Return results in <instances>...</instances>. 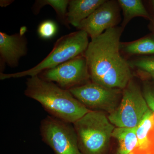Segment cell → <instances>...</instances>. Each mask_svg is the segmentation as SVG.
Masks as SVG:
<instances>
[{
    "instance_id": "obj_24",
    "label": "cell",
    "mask_w": 154,
    "mask_h": 154,
    "mask_svg": "<svg viewBox=\"0 0 154 154\" xmlns=\"http://www.w3.org/2000/svg\"><path fill=\"white\" fill-rule=\"evenodd\" d=\"M129 154H135L134 153V152H131L130 153H129Z\"/></svg>"
},
{
    "instance_id": "obj_8",
    "label": "cell",
    "mask_w": 154,
    "mask_h": 154,
    "mask_svg": "<svg viewBox=\"0 0 154 154\" xmlns=\"http://www.w3.org/2000/svg\"><path fill=\"white\" fill-rule=\"evenodd\" d=\"M38 76L42 79L56 83L60 88L68 91L86 84L91 80L87 60L84 54L54 68L44 71Z\"/></svg>"
},
{
    "instance_id": "obj_18",
    "label": "cell",
    "mask_w": 154,
    "mask_h": 154,
    "mask_svg": "<svg viewBox=\"0 0 154 154\" xmlns=\"http://www.w3.org/2000/svg\"><path fill=\"white\" fill-rule=\"evenodd\" d=\"M56 24L50 20H45L40 23L37 32L38 36L44 39H50L54 36L57 32Z\"/></svg>"
},
{
    "instance_id": "obj_4",
    "label": "cell",
    "mask_w": 154,
    "mask_h": 154,
    "mask_svg": "<svg viewBox=\"0 0 154 154\" xmlns=\"http://www.w3.org/2000/svg\"><path fill=\"white\" fill-rule=\"evenodd\" d=\"M88 36V33L81 30L61 36L56 42L51 52L36 66L15 73H1L0 79L38 75L44 71L54 68L72 59L83 55L90 43Z\"/></svg>"
},
{
    "instance_id": "obj_9",
    "label": "cell",
    "mask_w": 154,
    "mask_h": 154,
    "mask_svg": "<svg viewBox=\"0 0 154 154\" xmlns=\"http://www.w3.org/2000/svg\"><path fill=\"white\" fill-rule=\"evenodd\" d=\"M120 9L118 2L106 1L77 28L88 33L91 39L98 37L105 30L117 26L120 20Z\"/></svg>"
},
{
    "instance_id": "obj_12",
    "label": "cell",
    "mask_w": 154,
    "mask_h": 154,
    "mask_svg": "<svg viewBox=\"0 0 154 154\" xmlns=\"http://www.w3.org/2000/svg\"><path fill=\"white\" fill-rule=\"evenodd\" d=\"M105 0H71L68 8L69 24L78 28L83 20L89 17Z\"/></svg>"
},
{
    "instance_id": "obj_22",
    "label": "cell",
    "mask_w": 154,
    "mask_h": 154,
    "mask_svg": "<svg viewBox=\"0 0 154 154\" xmlns=\"http://www.w3.org/2000/svg\"><path fill=\"white\" fill-rule=\"evenodd\" d=\"M26 31H27V28H26V27L23 26V27H22L21 29H20L19 33H20V34H22V35H24V34H25Z\"/></svg>"
},
{
    "instance_id": "obj_2",
    "label": "cell",
    "mask_w": 154,
    "mask_h": 154,
    "mask_svg": "<svg viewBox=\"0 0 154 154\" xmlns=\"http://www.w3.org/2000/svg\"><path fill=\"white\" fill-rule=\"evenodd\" d=\"M25 94L39 102L51 116L71 124L91 111L69 91L38 75L27 79Z\"/></svg>"
},
{
    "instance_id": "obj_21",
    "label": "cell",
    "mask_w": 154,
    "mask_h": 154,
    "mask_svg": "<svg viewBox=\"0 0 154 154\" xmlns=\"http://www.w3.org/2000/svg\"><path fill=\"white\" fill-rule=\"evenodd\" d=\"M149 28L152 32V34L154 35V19H153L150 21V24L149 25Z\"/></svg>"
},
{
    "instance_id": "obj_3",
    "label": "cell",
    "mask_w": 154,
    "mask_h": 154,
    "mask_svg": "<svg viewBox=\"0 0 154 154\" xmlns=\"http://www.w3.org/2000/svg\"><path fill=\"white\" fill-rule=\"evenodd\" d=\"M73 125L83 154H105L115 126L105 112L91 110Z\"/></svg>"
},
{
    "instance_id": "obj_6",
    "label": "cell",
    "mask_w": 154,
    "mask_h": 154,
    "mask_svg": "<svg viewBox=\"0 0 154 154\" xmlns=\"http://www.w3.org/2000/svg\"><path fill=\"white\" fill-rule=\"evenodd\" d=\"M40 131L42 140L55 154H83L71 123L48 116L41 122Z\"/></svg>"
},
{
    "instance_id": "obj_14",
    "label": "cell",
    "mask_w": 154,
    "mask_h": 154,
    "mask_svg": "<svg viewBox=\"0 0 154 154\" xmlns=\"http://www.w3.org/2000/svg\"><path fill=\"white\" fill-rule=\"evenodd\" d=\"M121 53L126 55L149 56L154 55V35L145 36L128 42H120Z\"/></svg>"
},
{
    "instance_id": "obj_15",
    "label": "cell",
    "mask_w": 154,
    "mask_h": 154,
    "mask_svg": "<svg viewBox=\"0 0 154 154\" xmlns=\"http://www.w3.org/2000/svg\"><path fill=\"white\" fill-rule=\"evenodd\" d=\"M117 2L123 12V20L121 26L123 29L135 17H143L150 21L152 20V17L140 0H119Z\"/></svg>"
},
{
    "instance_id": "obj_13",
    "label": "cell",
    "mask_w": 154,
    "mask_h": 154,
    "mask_svg": "<svg viewBox=\"0 0 154 154\" xmlns=\"http://www.w3.org/2000/svg\"><path fill=\"white\" fill-rule=\"evenodd\" d=\"M137 128H134L116 127L112 137L118 143L116 154H129L133 151L137 144Z\"/></svg>"
},
{
    "instance_id": "obj_11",
    "label": "cell",
    "mask_w": 154,
    "mask_h": 154,
    "mask_svg": "<svg viewBox=\"0 0 154 154\" xmlns=\"http://www.w3.org/2000/svg\"><path fill=\"white\" fill-rule=\"evenodd\" d=\"M137 144L135 154H154V112L151 111L137 128Z\"/></svg>"
},
{
    "instance_id": "obj_19",
    "label": "cell",
    "mask_w": 154,
    "mask_h": 154,
    "mask_svg": "<svg viewBox=\"0 0 154 154\" xmlns=\"http://www.w3.org/2000/svg\"><path fill=\"white\" fill-rule=\"evenodd\" d=\"M142 91L149 108L154 112V81L153 82H145Z\"/></svg>"
},
{
    "instance_id": "obj_7",
    "label": "cell",
    "mask_w": 154,
    "mask_h": 154,
    "mask_svg": "<svg viewBox=\"0 0 154 154\" xmlns=\"http://www.w3.org/2000/svg\"><path fill=\"white\" fill-rule=\"evenodd\" d=\"M69 91L89 110L109 114L118 106L122 94L121 89L106 88L91 81Z\"/></svg>"
},
{
    "instance_id": "obj_20",
    "label": "cell",
    "mask_w": 154,
    "mask_h": 154,
    "mask_svg": "<svg viewBox=\"0 0 154 154\" xmlns=\"http://www.w3.org/2000/svg\"><path fill=\"white\" fill-rule=\"evenodd\" d=\"M13 2V1L10 0H2L0 2V5L2 7H6L11 5Z\"/></svg>"
},
{
    "instance_id": "obj_16",
    "label": "cell",
    "mask_w": 154,
    "mask_h": 154,
    "mask_svg": "<svg viewBox=\"0 0 154 154\" xmlns=\"http://www.w3.org/2000/svg\"><path fill=\"white\" fill-rule=\"evenodd\" d=\"M69 2V1L68 0H37L33 6V13L37 15L43 7L49 5L54 9L60 22L69 27L67 14Z\"/></svg>"
},
{
    "instance_id": "obj_1",
    "label": "cell",
    "mask_w": 154,
    "mask_h": 154,
    "mask_svg": "<svg viewBox=\"0 0 154 154\" xmlns=\"http://www.w3.org/2000/svg\"><path fill=\"white\" fill-rule=\"evenodd\" d=\"M123 30L116 26L91 39L84 55L92 82L123 90L132 79L128 61L122 56L120 50Z\"/></svg>"
},
{
    "instance_id": "obj_17",
    "label": "cell",
    "mask_w": 154,
    "mask_h": 154,
    "mask_svg": "<svg viewBox=\"0 0 154 154\" xmlns=\"http://www.w3.org/2000/svg\"><path fill=\"white\" fill-rule=\"evenodd\" d=\"M131 69L149 77L154 81V55L143 56L128 61Z\"/></svg>"
},
{
    "instance_id": "obj_23",
    "label": "cell",
    "mask_w": 154,
    "mask_h": 154,
    "mask_svg": "<svg viewBox=\"0 0 154 154\" xmlns=\"http://www.w3.org/2000/svg\"><path fill=\"white\" fill-rule=\"evenodd\" d=\"M150 3L151 5L152 9L154 14V0H153V1H151ZM153 19H154V18H153Z\"/></svg>"
},
{
    "instance_id": "obj_5",
    "label": "cell",
    "mask_w": 154,
    "mask_h": 154,
    "mask_svg": "<svg viewBox=\"0 0 154 154\" xmlns=\"http://www.w3.org/2000/svg\"><path fill=\"white\" fill-rule=\"evenodd\" d=\"M151 111L140 87L132 79L122 90L118 106L108 117L116 127H137Z\"/></svg>"
},
{
    "instance_id": "obj_10",
    "label": "cell",
    "mask_w": 154,
    "mask_h": 154,
    "mask_svg": "<svg viewBox=\"0 0 154 154\" xmlns=\"http://www.w3.org/2000/svg\"><path fill=\"white\" fill-rule=\"evenodd\" d=\"M26 37L20 33L8 35L0 32V57L1 62L11 67H16L21 57L28 53Z\"/></svg>"
}]
</instances>
